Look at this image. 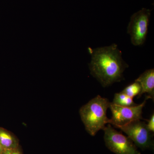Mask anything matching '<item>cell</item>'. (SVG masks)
I'll return each mask as SVG.
<instances>
[{"instance_id": "6da1fadb", "label": "cell", "mask_w": 154, "mask_h": 154, "mask_svg": "<svg viewBox=\"0 0 154 154\" xmlns=\"http://www.w3.org/2000/svg\"><path fill=\"white\" fill-rule=\"evenodd\" d=\"M91 56L89 68L91 74L104 87L123 79V73L128 66L123 60L117 45L88 48Z\"/></svg>"}, {"instance_id": "7a4b0ae2", "label": "cell", "mask_w": 154, "mask_h": 154, "mask_svg": "<svg viewBox=\"0 0 154 154\" xmlns=\"http://www.w3.org/2000/svg\"><path fill=\"white\" fill-rule=\"evenodd\" d=\"M110 102L108 99L98 95L80 108L79 113L87 132L94 136L109 123L107 110Z\"/></svg>"}, {"instance_id": "3957f363", "label": "cell", "mask_w": 154, "mask_h": 154, "mask_svg": "<svg viewBox=\"0 0 154 154\" xmlns=\"http://www.w3.org/2000/svg\"><path fill=\"white\" fill-rule=\"evenodd\" d=\"M103 130L105 145L110 151L115 154H141L128 137L116 130L110 124Z\"/></svg>"}, {"instance_id": "277c9868", "label": "cell", "mask_w": 154, "mask_h": 154, "mask_svg": "<svg viewBox=\"0 0 154 154\" xmlns=\"http://www.w3.org/2000/svg\"><path fill=\"white\" fill-rule=\"evenodd\" d=\"M150 16V10L143 8L131 17L127 31L131 43L135 46L142 45L145 42Z\"/></svg>"}, {"instance_id": "5b68a950", "label": "cell", "mask_w": 154, "mask_h": 154, "mask_svg": "<svg viewBox=\"0 0 154 154\" xmlns=\"http://www.w3.org/2000/svg\"><path fill=\"white\" fill-rule=\"evenodd\" d=\"M149 99L147 96L143 103L135 106H122L110 102L109 108L112 112V116L109 119V124L113 125L114 127L124 126L132 122L142 119V110L147 100Z\"/></svg>"}, {"instance_id": "8992f818", "label": "cell", "mask_w": 154, "mask_h": 154, "mask_svg": "<svg viewBox=\"0 0 154 154\" xmlns=\"http://www.w3.org/2000/svg\"><path fill=\"white\" fill-rule=\"evenodd\" d=\"M117 128L125 133L137 147L143 150L153 149L152 133L148 129L144 122L136 120Z\"/></svg>"}, {"instance_id": "52a82bcc", "label": "cell", "mask_w": 154, "mask_h": 154, "mask_svg": "<svg viewBox=\"0 0 154 154\" xmlns=\"http://www.w3.org/2000/svg\"><path fill=\"white\" fill-rule=\"evenodd\" d=\"M135 82L140 84L141 91L138 96L140 97L144 94H148L149 99L154 100V69L147 70L135 80Z\"/></svg>"}, {"instance_id": "ba28073f", "label": "cell", "mask_w": 154, "mask_h": 154, "mask_svg": "<svg viewBox=\"0 0 154 154\" xmlns=\"http://www.w3.org/2000/svg\"><path fill=\"white\" fill-rule=\"evenodd\" d=\"M0 145L3 150L13 149L19 147V141L13 134L0 127Z\"/></svg>"}, {"instance_id": "9c48e42d", "label": "cell", "mask_w": 154, "mask_h": 154, "mask_svg": "<svg viewBox=\"0 0 154 154\" xmlns=\"http://www.w3.org/2000/svg\"><path fill=\"white\" fill-rule=\"evenodd\" d=\"M112 103L115 105L127 107L137 105L134 102L133 98L127 96L122 92L115 94L114 99Z\"/></svg>"}, {"instance_id": "30bf717a", "label": "cell", "mask_w": 154, "mask_h": 154, "mask_svg": "<svg viewBox=\"0 0 154 154\" xmlns=\"http://www.w3.org/2000/svg\"><path fill=\"white\" fill-rule=\"evenodd\" d=\"M141 91V87L140 84L135 81L134 82L125 88L122 92L127 96L133 98L135 96L139 95Z\"/></svg>"}, {"instance_id": "8fae6325", "label": "cell", "mask_w": 154, "mask_h": 154, "mask_svg": "<svg viewBox=\"0 0 154 154\" xmlns=\"http://www.w3.org/2000/svg\"><path fill=\"white\" fill-rule=\"evenodd\" d=\"M147 127L149 130L152 133L154 132V114H152L149 120L148 123L146 124Z\"/></svg>"}, {"instance_id": "7c38bea8", "label": "cell", "mask_w": 154, "mask_h": 154, "mask_svg": "<svg viewBox=\"0 0 154 154\" xmlns=\"http://www.w3.org/2000/svg\"><path fill=\"white\" fill-rule=\"evenodd\" d=\"M1 154H22L19 147L13 149L4 150Z\"/></svg>"}, {"instance_id": "4fadbf2b", "label": "cell", "mask_w": 154, "mask_h": 154, "mask_svg": "<svg viewBox=\"0 0 154 154\" xmlns=\"http://www.w3.org/2000/svg\"><path fill=\"white\" fill-rule=\"evenodd\" d=\"M3 149H2V147L1 146V145H0V154H1L2 153V152L3 151Z\"/></svg>"}]
</instances>
